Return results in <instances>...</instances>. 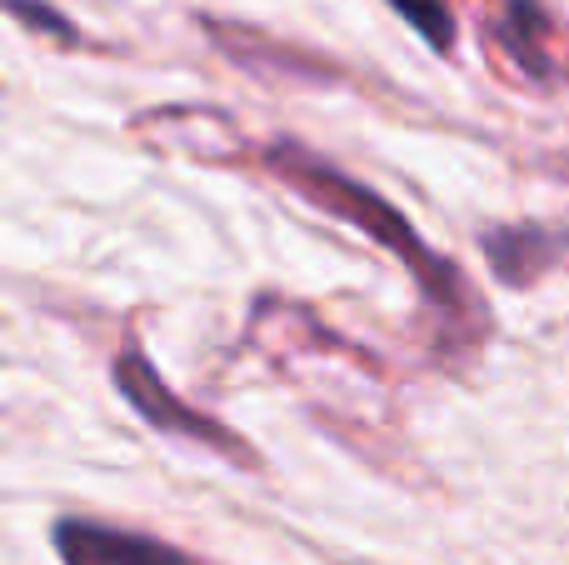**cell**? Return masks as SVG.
<instances>
[{
	"instance_id": "5b68a950",
	"label": "cell",
	"mask_w": 569,
	"mask_h": 565,
	"mask_svg": "<svg viewBox=\"0 0 569 565\" xmlns=\"http://www.w3.org/2000/svg\"><path fill=\"white\" fill-rule=\"evenodd\" d=\"M569 250V230L555 226H500L485 230V256L505 286H535Z\"/></svg>"
},
{
	"instance_id": "52a82bcc",
	"label": "cell",
	"mask_w": 569,
	"mask_h": 565,
	"mask_svg": "<svg viewBox=\"0 0 569 565\" xmlns=\"http://www.w3.org/2000/svg\"><path fill=\"white\" fill-rule=\"evenodd\" d=\"M10 16H20L26 26H46V30H56V36H66V40H76V30L66 26V20L56 16V10H46V6H30V0H10Z\"/></svg>"
},
{
	"instance_id": "277c9868",
	"label": "cell",
	"mask_w": 569,
	"mask_h": 565,
	"mask_svg": "<svg viewBox=\"0 0 569 565\" xmlns=\"http://www.w3.org/2000/svg\"><path fill=\"white\" fill-rule=\"evenodd\" d=\"M495 46L505 50L515 76H525L530 86H550L560 76L555 60V20L545 16L535 0H510L495 20Z\"/></svg>"
},
{
	"instance_id": "7a4b0ae2",
	"label": "cell",
	"mask_w": 569,
	"mask_h": 565,
	"mask_svg": "<svg viewBox=\"0 0 569 565\" xmlns=\"http://www.w3.org/2000/svg\"><path fill=\"white\" fill-rule=\"evenodd\" d=\"M110 380H116V390L130 400V406H136V416H146L156 430H166V436H186V440H196V446L216 450V456L236 460V466H260V456L236 436V430L220 426V420L206 416V410H190L186 400H180L176 390L156 376V366H150L136 346H126L116 356Z\"/></svg>"
},
{
	"instance_id": "3957f363",
	"label": "cell",
	"mask_w": 569,
	"mask_h": 565,
	"mask_svg": "<svg viewBox=\"0 0 569 565\" xmlns=\"http://www.w3.org/2000/svg\"><path fill=\"white\" fill-rule=\"evenodd\" d=\"M50 541H56L66 565H206L186 556L180 546H170V541L140 536V531L126 526H100V521H80V516L56 521Z\"/></svg>"
},
{
	"instance_id": "6da1fadb",
	"label": "cell",
	"mask_w": 569,
	"mask_h": 565,
	"mask_svg": "<svg viewBox=\"0 0 569 565\" xmlns=\"http://www.w3.org/2000/svg\"><path fill=\"white\" fill-rule=\"evenodd\" d=\"M260 166H266L276 180H284L295 196L310 200L315 210H325V216L365 230L380 250H390V256L415 276L420 296L445 316V326L465 330V336L485 330V306H480V296L470 290V280L460 276V266L445 260V256H435V250L420 240V230H415L410 220L390 206V200H380L370 186L350 180L345 170H335L330 160H320L315 150L295 146V140H276V146H266L260 150Z\"/></svg>"
},
{
	"instance_id": "8992f818",
	"label": "cell",
	"mask_w": 569,
	"mask_h": 565,
	"mask_svg": "<svg viewBox=\"0 0 569 565\" xmlns=\"http://www.w3.org/2000/svg\"><path fill=\"white\" fill-rule=\"evenodd\" d=\"M390 6L400 10V16L410 20V26L420 30L435 50H450L455 46V10H450V0H390Z\"/></svg>"
}]
</instances>
